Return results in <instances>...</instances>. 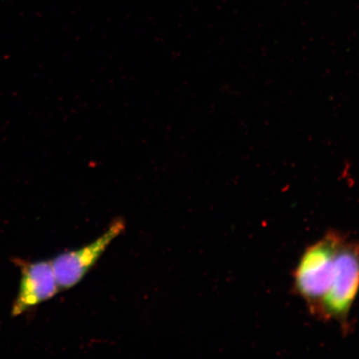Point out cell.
<instances>
[{"label":"cell","instance_id":"cell-4","mask_svg":"<svg viewBox=\"0 0 359 359\" xmlns=\"http://www.w3.org/2000/svg\"><path fill=\"white\" fill-rule=\"evenodd\" d=\"M51 262L39 260L21 264L19 292L13 302L12 316H20L51 299L60 292Z\"/></svg>","mask_w":359,"mask_h":359},{"label":"cell","instance_id":"cell-3","mask_svg":"<svg viewBox=\"0 0 359 359\" xmlns=\"http://www.w3.org/2000/svg\"><path fill=\"white\" fill-rule=\"evenodd\" d=\"M123 219H116L103 234L78 250L57 255L51 262L60 290L73 288L95 266L111 242L125 231Z\"/></svg>","mask_w":359,"mask_h":359},{"label":"cell","instance_id":"cell-2","mask_svg":"<svg viewBox=\"0 0 359 359\" xmlns=\"http://www.w3.org/2000/svg\"><path fill=\"white\" fill-rule=\"evenodd\" d=\"M359 292V241L344 240L337 253L333 279L316 314L333 322L347 335L352 330L350 314Z\"/></svg>","mask_w":359,"mask_h":359},{"label":"cell","instance_id":"cell-1","mask_svg":"<svg viewBox=\"0 0 359 359\" xmlns=\"http://www.w3.org/2000/svg\"><path fill=\"white\" fill-rule=\"evenodd\" d=\"M348 236L336 230L327 231L305 248L293 271V291L314 317L330 289L337 253Z\"/></svg>","mask_w":359,"mask_h":359}]
</instances>
